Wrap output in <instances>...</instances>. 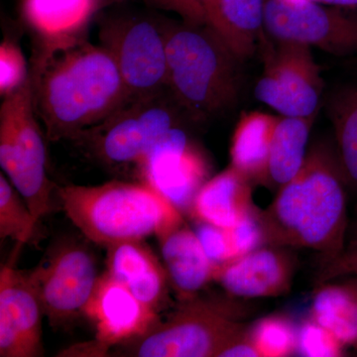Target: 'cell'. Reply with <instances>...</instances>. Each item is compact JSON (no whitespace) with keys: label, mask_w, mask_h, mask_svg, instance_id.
Listing matches in <instances>:
<instances>
[{"label":"cell","mask_w":357,"mask_h":357,"mask_svg":"<svg viewBox=\"0 0 357 357\" xmlns=\"http://www.w3.org/2000/svg\"><path fill=\"white\" fill-rule=\"evenodd\" d=\"M30 76L50 141L76 139L132 102L109 52L86 39L39 52Z\"/></svg>","instance_id":"6da1fadb"},{"label":"cell","mask_w":357,"mask_h":357,"mask_svg":"<svg viewBox=\"0 0 357 357\" xmlns=\"http://www.w3.org/2000/svg\"><path fill=\"white\" fill-rule=\"evenodd\" d=\"M345 182L335 148L317 143L299 173L260 211L267 245L307 248L332 261L347 248Z\"/></svg>","instance_id":"7a4b0ae2"},{"label":"cell","mask_w":357,"mask_h":357,"mask_svg":"<svg viewBox=\"0 0 357 357\" xmlns=\"http://www.w3.org/2000/svg\"><path fill=\"white\" fill-rule=\"evenodd\" d=\"M167 89L192 119L203 121L236 102L238 63L227 43L206 23L164 26Z\"/></svg>","instance_id":"3957f363"},{"label":"cell","mask_w":357,"mask_h":357,"mask_svg":"<svg viewBox=\"0 0 357 357\" xmlns=\"http://www.w3.org/2000/svg\"><path fill=\"white\" fill-rule=\"evenodd\" d=\"M58 197L79 231L105 248L144 241L184 222L182 213L145 183L65 185L59 188Z\"/></svg>","instance_id":"277c9868"},{"label":"cell","mask_w":357,"mask_h":357,"mask_svg":"<svg viewBox=\"0 0 357 357\" xmlns=\"http://www.w3.org/2000/svg\"><path fill=\"white\" fill-rule=\"evenodd\" d=\"M36 116L30 76L20 89L4 96L0 107V166L41 220L53 211L55 185L47 175L46 146Z\"/></svg>","instance_id":"5b68a950"},{"label":"cell","mask_w":357,"mask_h":357,"mask_svg":"<svg viewBox=\"0 0 357 357\" xmlns=\"http://www.w3.org/2000/svg\"><path fill=\"white\" fill-rule=\"evenodd\" d=\"M147 333L119 344L121 356L218 357L230 342L245 332L229 305L213 301H185Z\"/></svg>","instance_id":"8992f818"},{"label":"cell","mask_w":357,"mask_h":357,"mask_svg":"<svg viewBox=\"0 0 357 357\" xmlns=\"http://www.w3.org/2000/svg\"><path fill=\"white\" fill-rule=\"evenodd\" d=\"M176 107L172 98H166L165 91L132 100L73 141L83 145L105 165L139 168L157 140L178 126Z\"/></svg>","instance_id":"52a82bcc"},{"label":"cell","mask_w":357,"mask_h":357,"mask_svg":"<svg viewBox=\"0 0 357 357\" xmlns=\"http://www.w3.org/2000/svg\"><path fill=\"white\" fill-rule=\"evenodd\" d=\"M265 33L277 41L357 57V10L314 0H266Z\"/></svg>","instance_id":"ba28073f"},{"label":"cell","mask_w":357,"mask_h":357,"mask_svg":"<svg viewBox=\"0 0 357 357\" xmlns=\"http://www.w3.org/2000/svg\"><path fill=\"white\" fill-rule=\"evenodd\" d=\"M274 42L267 43L265 34L260 43L264 67L261 77L256 83L255 98L282 116L305 117L316 114L324 81L311 47L277 40Z\"/></svg>","instance_id":"9c48e42d"},{"label":"cell","mask_w":357,"mask_h":357,"mask_svg":"<svg viewBox=\"0 0 357 357\" xmlns=\"http://www.w3.org/2000/svg\"><path fill=\"white\" fill-rule=\"evenodd\" d=\"M100 39L114 58L131 100L166 91L164 26L146 18H115L102 26Z\"/></svg>","instance_id":"30bf717a"},{"label":"cell","mask_w":357,"mask_h":357,"mask_svg":"<svg viewBox=\"0 0 357 357\" xmlns=\"http://www.w3.org/2000/svg\"><path fill=\"white\" fill-rule=\"evenodd\" d=\"M27 273L44 317L53 326L64 325L84 314L100 278L91 251L70 241L56 244Z\"/></svg>","instance_id":"8fae6325"},{"label":"cell","mask_w":357,"mask_h":357,"mask_svg":"<svg viewBox=\"0 0 357 357\" xmlns=\"http://www.w3.org/2000/svg\"><path fill=\"white\" fill-rule=\"evenodd\" d=\"M138 170L143 183L168 199L182 215L191 213L195 198L208 176L204 155L178 126L157 140Z\"/></svg>","instance_id":"7c38bea8"},{"label":"cell","mask_w":357,"mask_h":357,"mask_svg":"<svg viewBox=\"0 0 357 357\" xmlns=\"http://www.w3.org/2000/svg\"><path fill=\"white\" fill-rule=\"evenodd\" d=\"M84 316L95 326L91 344L96 356H107L110 347L144 335L159 321L158 312L145 306L107 272L98 278Z\"/></svg>","instance_id":"4fadbf2b"},{"label":"cell","mask_w":357,"mask_h":357,"mask_svg":"<svg viewBox=\"0 0 357 357\" xmlns=\"http://www.w3.org/2000/svg\"><path fill=\"white\" fill-rule=\"evenodd\" d=\"M43 309L27 271H0V357L43 356Z\"/></svg>","instance_id":"5bb4252c"},{"label":"cell","mask_w":357,"mask_h":357,"mask_svg":"<svg viewBox=\"0 0 357 357\" xmlns=\"http://www.w3.org/2000/svg\"><path fill=\"white\" fill-rule=\"evenodd\" d=\"M296 267L287 248L262 246L215 268L213 281L234 297H278L290 290Z\"/></svg>","instance_id":"9a60e30c"},{"label":"cell","mask_w":357,"mask_h":357,"mask_svg":"<svg viewBox=\"0 0 357 357\" xmlns=\"http://www.w3.org/2000/svg\"><path fill=\"white\" fill-rule=\"evenodd\" d=\"M100 0H22L28 27L45 52L86 39V28Z\"/></svg>","instance_id":"2e32d148"},{"label":"cell","mask_w":357,"mask_h":357,"mask_svg":"<svg viewBox=\"0 0 357 357\" xmlns=\"http://www.w3.org/2000/svg\"><path fill=\"white\" fill-rule=\"evenodd\" d=\"M107 248V273L158 312L166 301L169 279L153 251L144 241H123Z\"/></svg>","instance_id":"e0dca14e"},{"label":"cell","mask_w":357,"mask_h":357,"mask_svg":"<svg viewBox=\"0 0 357 357\" xmlns=\"http://www.w3.org/2000/svg\"><path fill=\"white\" fill-rule=\"evenodd\" d=\"M169 282L182 302L195 299L211 281L215 266L204 253L194 230L184 222L157 236Z\"/></svg>","instance_id":"ac0fdd59"},{"label":"cell","mask_w":357,"mask_h":357,"mask_svg":"<svg viewBox=\"0 0 357 357\" xmlns=\"http://www.w3.org/2000/svg\"><path fill=\"white\" fill-rule=\"evenodd\" d=\"M251 185L245 176L229 166L204 183L190 213L196 220L231 229L255 208Z\"/></svg>","instance_id":"d6986e66"},{"label":"cell","mask_w":357,"mask_h":357,"mask_svg":"<svg viewBox=\"0 0 357 357\" xmlns=\"http://www.w3.org/2000/svg\"><path fill=\"white\" fill-rule=\"evenodd\" d=\"M266 0H215L204 14L211 26L241 61L250 58L265 36Z\"/></svg>","instance_id":"ffe728a7"},{"label":"cell","mask_w":357,"mask_h":357,"mask_svg":"<svg viewBox=\"0 0 357 357\" xmlns=\"http://www.w3.org/2000/svg\"><path fill=\"white\" fill-rule=\"evenodd\" d=\"M279 117L261 112L241 114L231 139L230 166L251 183L266 184L270 149Z\"/></svg>","instance_id":"44dd1931"},{"label":"cell","mask_w":357,"mask_h":357,"mask_svg":"<svg viewBox=\"0 0 357 357\" xmlns=\"http://www.w3.org/2000/svg\"><path fill=\"white\" fill-rule=\"evenodd\" d=\"M317 114L318 112L305 117H279L270 149L265 185L279 190L299 173L306 161L307 141Z\"/></svg>","instance_id":"7402d4cb"},{"label":"cell","mask_w":357,"mask_h":357,"mask_svg":"<svg viewBox=\"0 0 357 357\" xmlns=\"http://www.w3.org/2000/svg\"><path fill=\"white\" fill-rule=\"evenodd\" d=\"M312 319L344 347H357V294L345 282L319 285L312 300Z\"/></svg>","instance_id":"603a6c76"},{"label":"cell","mask_w":357,"mask_h":357,"mask_svg":"<svg viewBox=\"0 0 357 357\" xmlns=\"http://www.w3.org/2000/svg\"><path fill=\"white\" fill-rule=\"evenodd\" d=\"M328 114L345 182L357 191V86H345L335 91L328 100Z\"/></svg>","instance_id":"cb8c5ba5"},{"label":"cell","mask_w":357,"mask_h":357,"mask_svg":"<svg viewBox=\"0 0 357 357\" xmlns=\"http://www.w3.org/2000/svg\"><path fill=\"white\" fill-rule=\"evenodd\" d=\"M39 220L30 210L24 199L0 175V237L13 239L20 245L29 243L36 234Z\"/></svg>","instance_id":"d4e9b609"},{"label":"cell","mask_w":357,"mask_h":357,"mask_svg":"<svg viewBox=\"0 0 357 357\" xmlns=\"http://www.w3.org/2000/svg\"><path fill=\"white\" fill-rule=\"evenodd\" d=\"M260 357L292 356L297 347V331L283 316H268L256 321L248 331Z\"/></svg>","instance_id":"484cf974"},{"label":"cell","mask_w":357,"mask_h":357,"mask_svg":"<svg viewBox=\"0 0 357 357\" xmlns=\"http://www.w3.org/2000/svg\"><path fill=\"white\" fill-rule=\"evenodd\" d=\"M344 345L314 319L307 321L297 331L296 352L301 356L337 357L344 356Z\"/></svg>","instance_id":"4316f807"},{"label":"cell","mask_w":357,"mask_h":357,"mask_svg":"<svg viewBox=\"0 0 357 357\" xmlns=\"http://www.w3.org/2000/svg\"><path fill=\"white\" fill-rule=\"evenodd\" d=\"M30 73L22 51L13 41L0 46V93L6 96L20 88L29 79Z\"/></svg>","instance_id":"83f0119b"},{"label":"cell","mask_w":357,"mask_h":357,"mask_svg":"<svg viewBox=\"0 0 357 357\" xmlns=\"http://www.w3.org/2000/svg\"><path fill=\"white\" fill-rule=\"evenodd\" d=\"M194 231L204 253L215 268L236 259L229 229L197 220Z\"/></svg>","instance_id":"f1b7e54d"},{"label":"cell","mask_w":357,"mask_h":357,"mask_svg":"<svg viewBox=\"0 0 357 357\" xmlns=\"http://www.w3.org/2000/svg\"><path fill=\"white\" fill-rule=\"evenodd\" d=\"M229 232L236 258L248 255L266 244L260 211L255 208L229 229Z\"/></svg>","instance_id":"f546056e"},{"label":"cell","mask_w":357,"mask_h":357,"mask_svg":"<svg viewBox=\"0 0 357 357\" xmlns=\"http://www.w3.org/2000/svg\"><path fill=\"white\" fill-rule=\"evenodd\" d=\"M319 273L318 285L344 277L357 276V248H347L332 261L326 263Z\"/></svg>","instance_id":"4dcf8cb0"},{"label":"cell","mask_w":357,"mask_h":357,"mask_svg":"<svg viewBox=\"0 0 357 357\" xmlns=\"http://www.w3.org/2000/svg\"><path fill=\"white\" fill-rule=\"evenodd\" d=\"M215 0H168L166 8L177 11L185 21L204 23V14Z\"/></svg>","instance_id":"1f68e13d"},{"label":"cell","mask_w":357,"mask_h":357,"mask_svg":"<svg viewBox=\"0 0 357 357\" xmlns=\"http://www.w3.org/2000/svg\"><path fill=\"white\" fill-rule=\"evenodd\" d=\"M258 357L259 352L256 349L255 344L249 337L248 331L241 333L232 342H230L225 349L220 351L218 357Z\"/></svg>","instance_id":"d6a6232c"},{"label":"cell","mask_w":357,"mask_h":357,"mask_svg":"<svg viewBox=\"0 0 357 357\" xmlns=\"http://www.w3.org/2000/svg\"><path fill=\"white\" fill-rule=\"evenodd\" d=\"M328 6L345 7V8H357V0H314Z\"/></svg>","instance_id":"836d02e7"},{"label":"cell","mask_w":357,"mask_h":357,"mask_svg":"<svg viewBox=\"0 0 357 357\" xmlns=\"http://www.w3.org/2000/svg\"><path fill=\"white\" fill-rule=\"evenodd\" d=\"M347 248H357V217L347 234Z\"/></svg>","instance_id":"e575fe53"},{"label":"cell","mask_w":357,"mask_h":357,"mask_svg":"<svg viewBox=\"0 0 357 357\" xmlns=\"http://www.w3.org/2000/svg\"><path fill=\"white\" fill-rule=\"evenodd\" d=\"M344 282H345V283H347V285L351 286V287L352 289H354V290L356 291V292L357 294V285H356V284L352 283V282L351 280H345Z\"/></svg>","instance_id":"d590c367"},{"label":"cell","mask_w":357,"mask_h":357,"mask_svg":"<svg viewBox=\"0 0 357 357\" xmlns=\"http://www.w3.org/2000/svg\"><path fill=\"white\" fill-rule=\"evenodd\" d=\"M115 1H119V0H100V7L105 6V4H107V3H109V2H115ZM152 1H154V0H152Z\"/></svg>","instance_id":"8d00e7d4"},{"label":"cell","mask_w":357,"mask_h":357,"mask_svg":"<svg viewBox=\"0 0 357 357\" xmlns=\"http://www.w3.org/2000/svg\"><path fill=\"white\" fill-rule=\"evenodd\" d=\"M356 59H354V60H351V62H349V65L351 66V67L354 68V69L357 70V57Z\"/></svg>","instance_id":"74e56055"},{"label":"cell","mask_w":357,"mask_h":357,"mask_svg":"<svg viewBox=\"0 0 357 357\" xmlns=\"http://www.w3.org/2000/svg\"><path fill=\"white\" fill-rule=\"evenodd\" d=\"M349 280H351L352 283L356 284L357 285V276L351 277V278L349 279Z\"/></svg>","instance_id":"f35d334b"}]
</instances>
